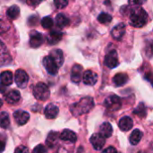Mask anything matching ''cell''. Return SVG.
Listing matches in <instances>:
<instances>
[{"label": "cell", "instance_id": "60d3db41", "mask_svg": "<svg viewBox=\"0 0 153 153\" xmlns=\"http://www.w3.org/2000/svg\"><path fill=\"white\" fill-rule=\"evenodd\" d=\"M138 153H143V152H138Z\"/></svg>", "mask_w": 153, "mask_h": 153}, {"label": "cell", "instance_id": "7c38bea8", "mask_svg": "<svg viewBox=\"0 0 153 153\" xmlns=\"http://www.w3.org/2000/svg\"><path fill=\"white\" fill-rule=\"evenodd\" d=\"M126 33V24L121 22L117 25H116L113 30H111V35L113 39L117 40H120Z\"/></svg>", "mask_w": 153, "mask_h": 153}, {"label": "cell", "instance_id": "74e56055", "mask_svg": "<svg viewBox=\"0 0 153 153\" xmlns=\"http://www.w3.org/2000/svg\"><path fill=\"white\" fill-rule=\"evenodd\" d=\"M102 153H117V151L114 147H108L106 150H104Z\"/></svg>", "mask_w": 153, "mask_h": 153}, {"label": "cell", "instance_id": "5bb4252c", "mask_svg": "<svg viewBox=\"0 0 153 153\" xmlns=\"http://www.w3.org/2000/svg\"><path fill=\"white\" fill-rule=\"evenodd\" d=\"M49 56L54 60V62L56 64V65L58 67L62 66L63 64H64V54H63V51L61 49H53L51 52H50V55Z\"/></svg>", "mask_w": 153, "mask_h": 153}, {"label": "cell", "instance_id": "4fadbf2b", "mask_svg": "<svg viewBox=\"0 0 153 153\" xmlns=\"http://www.w3.org/2000/svg\"><path fill=\"white\" fill-rule=\"evenodd\" d=\"M63 38V32L58 30H51L48 36H47V40L48 42V44L50 45H54V44H57Z\"/></svg>", "mask_w": 153, "mask_h": 153}, {"label": "cell", "instance_id": "7a4b0ae2", "mask_svg": "<svg viewBox=\"0 0 153 153\" xmlns=\"http://www.w3.org/2000/svg\"><path fill=\"white\" fill-rule=\"evenodd\" d=\"M148 22V13L141 6H135L130 13V24L135 28L143 27Z\"/></svg>", "mask_w": 153, "mask_h": 153}, {"label": "cell", "instance_id": "836d02e7", "mask_svg": "<svg viewBox=\"0 0 153 153\" xmlns=\"http://www.w3.org/2000/svg\"><path fill=\"white\" fill-rule=\"evenodd\" d=\"M32 153H46V148L42 144H39L34 148Z\"/></svg>", "mask_w": 153, "mask_h": 153}, {"label": "cell", "instance_id": "ba28073f", "mask_svg": "<svg viewBox=\"0 0 153 153\" xmlns=\"http://www.w3.org/2000/svg\"><path fill=\"white\" fill-rule=\"evenodd\" d=\"M44 41V39H43V36L40 32L39 31H36V30H32L30 32V45L31 48H39L42 45Z\"/></svg>", "mask_w": 153, "mask_h": 153}, {"label": "cell", "instance_id": "f1b7e54d", "mask_svg": "<svg viewBox=\"0 0 153 153\" xmlns=\"http://www.w3.org/2000/svg\"><path fill=\"white\" fill-rule=\"evenodd\" d=\"M98 21L100 22V23H103V24H107V23H109L111 21H112V16L107 13H101L99 16H98Z\"/></svg>", "mask_w": 153, "mask_h": 153}, {"label": "cell", "instance_id": "d4e9b609", "mask_svg": "<svg viewBox=\"0 0 153 153\" xmlns=\"http://www.w3.org/2000/svg\"><path fill=\"white\" fill-rule=\"evenodd\" d=\"M56 23L57 25L58 28H64V27H66L69 25L70 23V21L69 19L63 13H58L56 16Z\"/></svg>", "mask_w": 153, "mask_h": 153}, {"label": "cell", "instance_id": "d6986e66", "mask_svg": "<svg viewBox=\"0 0 153 153\" xmlns=\"http://www.w3.org/2000/svg\"><path fill=\"white\" fill-rule=\"evenodd\" d=\"M58 112H59V108L54 104H48L44 110V114L46 117L48 119L55 118L58 115Z\"/></svg>", "mask_w": 153, "mask_h": 153}, {"label": "cell", "instance_id": "9a60e30c", "mask_svg": "<svg viewBox=\"0 0 153 153\" xmlns=\"http://www.w3.org/2000/svg\"><path fill=\"white\" fill-rule=\"evenodd\" d=\"M82 66L80 65H74L72 72H71V80L72 82L78 83L82 80Z\"/></svg>", "mask_w": 153, "mask_h": 153}, {"label": "cell", "instance_id": "30bf717a", "mask_svg": "<svg viewBox=\"0 0 153 153\" xmlns=\"http://www.w3.org/2000/svg\"><path fill=\"white\" fill-rule=\"evenodd\" d=\"M90 141H91V143L92 144L93 148L95 150H97V151L101 150L103 148V146L105 145V143H106L105 138L101 134H92Z\"/></svg>", "mask_w": 153, "mask_h": 153}, {"label": "cell", "instance_id": "ab89813d", "mask_svg": "<svg viewBox=\"0 0 153 153\" xmlns=\"http://www.w3.org/2000/svg\"><path fill=\"white\" fill-rule=\"evenodd\" d=\"M2 105H3V101H2V100L0 99V108L2 107Z\"/></svg>", "mask_w": 153, "mask_h": 153}, {"label": "cell", "instance_id": "484cf974", "mask_svg": "<svg viewBox=\"0 0 153 153\" xmlns=\"http://www.w3.org/2000/svg\"><path fill=\"white\" fill-rule=\"evenodd\" d=\"M20 14V8L17 5L10 6L6 11V15L10 20H15Z\"/></svg>", "mask_w": 153, "mask_h": 153}, {"label": "cell", "instance_id": "4dcf8cb0", "mask_svg": "<svg viewBox=\"0 0 153 153\" xmlns=\"http://www.w3.org/2000/svg\"><path fill=\"white\" fill-rule=\"evenodd\" d=\"M41 25L44 29H50L53 26V20L49 16H46L41 20Z\"/></svg>", "mask_w": 153, "mask_h": 153}, {"label": "cell", "instance_id": "6da1fadb", "mask_svg": "<svg viewBox=\"0 0 153 153\" xmlns=\"http://www.w3.org/2000/svg\"><path fill=\"white\" fill-rule=\"evenodd\" d=\"M94 107V100L91 97H84L81 99L78 102L73 104L70 108L71 113L74 117H79L84 115L91 111Z\"/></svg>", "mask_w": 153, "mask_h": 153}, {"label": "cell", "instance_id": "cb8c5ba5", "mask_svg": "<svg viewBox=\"0 0 153 153\" xmlns=\"http://www.w3.org/2000/svg\"><path fill=\"white\" fill-rule=\"evenodd\" d=\"M59 139V134L56 132H50L46 140V144L48 148H53Z\"/></svg>", "mask_w": 153, "mask_h": 153}, {"label": "cell", "instance_id": "4316f807", "mask_svg": "<svg viewBox=\"0 0 153 153\" xmlns=\"http://www.w3.org/2000/svg\"><path fill=\"white\" fill-rule=\"evenodd\" d=\"M142 138H143V132L140 131L139 129H135L130 135V143L133 145H136L140 143Z\"/></svg>", "mask_w": 153, "mask_h": 153}, {"label": "cell", "instance_id": "2e32d148", "mask_svg": "<svg viewBox=\"0 0 153 153\" xmlns=\"http://www.w3.org/2000/svg\"><path fill=\"white\" fill-rule=\"evenodd\" d=\"M82 80L86 85H94L98 81V75L94 72L88 70L83 74Z\"/></svg>", "mask_w": 153, "mask_h": 153}, {"label": "cell", "instance_id": "5b68a950", "mask_svg": "<svg viewBox=\"0 0 153 153\" xmlns=\"http://www.w3.org/2000/svg\"><path fill=\"white\" fill-rule=\"evenodd\" d=\"M15 82L17 86L21 89H24L29 82V76L27 73L22 69H19L15 72V76H14Z\"/></svg>", "mask_w": 153, "mask_h": 153}, {"label": "cell", "instance_id": "e575fe53", "mask_svg": "<svg viewBox=\"0 0 153 153\" xmlns=\"http://www.w3.org/2000/svg\"><path fill=\"white\" fill-rule=\"evenodd\" d=\"M14 153H30L29 152V149L26 147V146H19L16 150Z\"/></svg>", "mask_w": 153, "mask_h": 153}, {"label": "cell", "instance_id": "ffe728a7", "mask_svg": "<svg viewBox=\"0 0 153 153\" xmlns=\"http://www.w3.org/2000/svg\"><path fill=\"white\" fill-rule=\"evenodd\" d=\"M127 81H128V75L126 74L119 73L113 77V83L115 84V86L117 87L125 85L127 82Z\"/></svg>", "mask_w": 153, "mask_h": 153}, {"label": "cell", "instance_id": "3957f363", "mask_svg": "<svg viewBox=\"0 0 153 153\" xmlns=\"http://www.w3.org/2000/svg\"><path fill=\"white\" fill-rule=\"evenodd\" d=\"M33 95L36 100L45 101L49 98L50 91L48 87L43 82H38L33 88Z\"/></svg>", "mask_w": 153, "mask_h": 153}, {"label": "cell", "instance_id": "f546056e", "mask_svg": "<svg viewBox=\"0 0 153 153\" xmlns=\"http://www.w3.org/2000/svg\"><path fill=\"white\" fill-rule=\"evenodd\" d=\"M10 28V23L5 21L4 18L0 17V34L6 32Z\"/></svg>", "mask_w": 153, "mask_h": 153}, {"label": "cell", "instance_id": "8fae6325", "mask_svg": "<svg viewBox=\"0 0 153 153\" xmlns=\"http://www.w3.org/2000/svg\"><path fill=\"white\" fill-rule=\"evenodd\" d=\"M13 117L15 122L20 125V126H23L25 125L29 119H30V115L28 112H25L23 110H16L13 113Z\"/></svg>", "mask_w": 153, "mask_h": 153}, {"label": "cell", "instance_id": "44dd1931", "mask_svg": "<svg viewBox=\"0 0 153 153\" xmlns=\"http://www.w3.org/2000/svg\"><path fill=\"white\" fill-rule=\"evenodd\" d=\"M113 128L112 126L108 122L103 123L100 127V134H101L104 138H108L112 135Z\"/></svg>", "mask_w": 153, "mask_h": 153}, {"label": "cell", "instance_id": "603a6c76", "mask_svg": "<svg viewBox=\"0 0 153 153\" xmlns=\"http://www.w3.org/2000/svg\"><path fill=\"white\" fill-rule=\"evenodd\" d=\"M13 74L10 71H4L0 74V81L1 83L4 86L11 85L13 83Z\"/></svg>", "mask_w": 153, "mask_h": 153}, {"label": "cell", "instance_id": "9c48e42d", "mask_svg": "<svg viewBox=\"0 0 153 153\" xmlns=\"http://www.w3.org/2000/svg\"><path fill=\"white\" fill-rule=\"evenodd\" d=\"M43 65L46 68V70L48 71V74H52V75H56L58 72V66L56 65V64L54 62V60L48 56L44 57L43 59Z\"/></svg>", "mask_w": 153, "mask_h": 153}, {"label": "cell", "instance_id": "8992f818", "mask_svg": "<svg viewBox=\"0 0 153 153\" xmlns=\"http://www.w3.org/2000/svg\"><path fill=\"white\" fill-rule=\"evenodd\" d=\"M105 65L108 67V68H115L118 65L119 62H118V57H117V53L116 50H111L109 51L106 56H105Z\"/></svg>", "mask_w": 153, "mask_h": 153}, {"label": "cell", "instance_id": "d590c367", "mask_svg": "<svg viewBox=\"0 0 153 153\" xmlns=\"http://www.w3.org/2000/svg\"><path fill=\"white\" fill-rule=\"evenodd\" d=\"M44 0H27V3L30 6H37L39 5L40 3H42Z\"/></svg>", "mask_w": 153, "mask_h": 153}, {"label": "cell", "instance_id": "8d00e7d4", "mask_svg": "<svg viewBox=\"0 0 153 153\" xmlns=\"http://www.w3.org/2000/svg\"><path fill=\"white\" fill-rule=\"evenodd\" d=\"M145 2L146 0H129V4L132 5H141Z\"/></svg>", "mask_w": 153, "mask_h": 153}, {"label": "cell", "instance_id": "1f68e13d", "mask_svg": "<svg viewBox=\"0 0 153 153\" xmlns=\"http://www.w3.org/2000/svg\"><path fill=\"white\" fill-rule=\"evenodd\" d=\"M134 113L136 114V115H139V116H141V117H144L145 114H146V108H145V106H144L143 103L140 104V105L135 108V110L134 111Z\"/></svg>", "mask_w": 153, "mask_h": 153}, {"label": "cell", "instance_id": "f35d334b", "mask_svg": "<svg viewBox=\"0 0 153 153\" xmlns=\"http://www.w3.org/2000/svg\"><path fill=\"white\" fill-rule=\"evenodd\" d=\"M4 147H5V143L3 140H0V153L2 152H4Z\"/></svg>", "mask_w": 153, "mask_h": 153}, {"label": "cell", "instance_id": "ac0fdd59", "mask_svg": "<svg viewBox=\"0 0 153 153\" xmlns=\"http://www.w3.org/2000/svg\"><path fill=\"white\" fill-rule=\"evenodd\" d=\"M59 138L65 142H68V143H75L76 142V139H77V136L76 134L71 131V130H68V129H65L60 134H59Z\"/></svg>", "mask_w": 153, "mask_h": 153}, {"label": "cell", "instance_id": "d6a6232c", "mask_svg": "<svg viewBox=\"0 0 153 153\" xmlns=\"http://www.w3.org/2000/svg\"><path fill=\"white\" fill-rule=\"evenodd\" d=\"M54 4L58 9L65 8L68 4V0H54Z\"/></svg>", "mask_w": 153, "mask_h": 153}, {"label": "cell", "instance_id": "52a82bcc", "mask_svg": "<svg viewBox=\"0 0 153 153\" xmlns=\"http://www.w3.org/2000/svg\"><path fill=\"white\" fill-rule=\"evenodd\" d=\"M12 62V56L5 45L0 40V66L7 65Z\"/></svg>", "mask_w": 153, "mask_h": 153}, {"label": "cell", "instance_id": "83f0119b", "mask_svg": "<svg viewBox=\"0 0 153 153\" xmlns=\"http://www.w3.org/2000/svg\"><path fill=\"white\" fill-rule=\"evenodd\" d=\"M10 125V118L9 115L6 112H1L0 113V127L1 128H7Z\"/></svg>", "mask_w": 153, "mask_h": 153}, {"label": "cell", "instance_id": "277c9868", "mask_svg": "<svg viewBox=\"0 0 153 153\" xmlns=\"http://www.w3.org/2000/svg\"><path fill=\"white\" fill-rule=\"evenodd\" d=\"M104 105L105 107L110 110V111H117L119 110L121 106H122V102H121V99L116 95H112V96H108L105 101H104Z\"/></svg>", "mask_w": 153, "mask_h": 153}, {"label": "cell", "instance_id": "7402d4cb", "mask_svg": "<svg viewBox=\"0 0 153 153\" xmlns=\"http://www.w3.org/2000/svg\"><path fill=\"white\" fill-rule=\"evenodd\" d=\"M20 99H21V94L18 91H15V90L11 91L5 96L6 102H8L10 104H15V103L19 102Z\"/></svg>", "mask_w": 153, "mask_h": 153}, {"label": "cell", "instance_id": "e0dca14e", "mask_svg": "<svg viewBox=\"0 0 153 153\" xmlns=\"http://www.w3.org/2000/svg\"><path fill=\"white\" fill-rule=\"evenodd\" d=\"M134 126V122L133 119L129 117H124L119 120L118 123V126L120 128V130H122L123 132H127L129 130L132 129Z\"/></svg>", "mask_w": 153, "mask_h": 153}]
</instances>
